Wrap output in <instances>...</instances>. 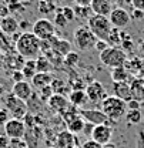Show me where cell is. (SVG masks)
Wrapping results in <instances>:
<instances>
[{"mask_svg":"<svg viewBox=\"0 0 144 148\" xmlns=\"http://www.w3.org/2000/svg\"><path fill=\"white\" fill-rule=\"evenodd\" d=\"M16 51L24 60H36L40 56V40L32 32H24L16 38Z\"/></svg>","mask_w":144,"mask_h":148,"instance_id":"obj_1","label":"cell"},{"mask_svg":"<svg viewBox=\"0 0 144 148\" xmlns=\"http://www.w3.org/2000/svg\"><path fill=\"white\" fill-rule=\"evenodd\" d=\"M100 110L103 111V114L107 117L110 121H114L117 123L119 120H121L123 117H126V112H127V104L117 98L116 95H107L101 104H100Z\"/></svg>","mask_w":144,"mask_h":148,"instance_id":"obj_2","label":"cell"},{"mask_svg":"<svg viewBox=\"0 0 144 148\" xmlns=\"http://www.w3.org/2000/svg\"><path fill=\"white\" fill-rule=\"evenodd\" d=\"M97 37L91 33L87 26H79L73 33V43L80 51H89L94 49Z\"/></svg>","mask_w":144,"mask_h":148,"instance_id":"obj_3","label":"cell"},{"mask_svg":"<svg viewBox=\"0 0 144 148\" xmlns=\"http://www.w3.org/2000/svg\"><path fill=\"white\" fill-rule=\"evenodd\" d=\"M100 61L110 69H116V67H123L126 66L128 56L120 49V47H108L104 51L100 53Z\"/></svg>","mask_w":144,"mask_h":148,"instance_id":"obj_4","label":"cell"},{"mask_svg":"<svg viewBox=\"0 0 144 148\" xmlns=\"http://www.w3.org/2000/svg\"><path fill=\"white\" fill-rule=\"evenodd\" d=\"M86 26L91 30V33L97 37V40H104V41H107V37L110 36V32L113 29L108 17L97 16V14H93L87 20V24Z\"/></svg>","mask_w":144,"mask_h":148,"instance_id":"obj_5","label":"cell"},{"mask_svg":"<svg viewBox=\"0 0 144 148\" xmlns=\"http://www.w3.org/2000/svg\"><path fill=\"white\" fill-rule=\"evenodd\" d=\"M32 33L39 38V40H49L53 36H56V26L52 20L43 17L37 18L32 24Z\"/></svg>","mask_w":144,"mask_h":148,"instance_id":"obj_6","label":"cell"},{"mask_svg":"<svg viewBox=\"0 0 144 148\" xmlns=\"http://www.w3.org/2000/svg\"><path fill=\"white\" fill-rule=\"evenodd\" d=\"M4 108L10 112L12 118L23 120L27 115V103L19 100L17 97H14L12 92L7 94L6 98H4Z\"/></svg>","mask_w":144,"mask_h":148,"instance_id":"obj_7","label":"cell"},{"mask_svg":"<svg viewBox=\"0 0 144 148\" xmlns=\"http://www.w3.org/2000/svg\"><path fill=\"white\" fill-rule=\"evenodd\" d=\"M3 128H4V134L10 140H21L26 134V124L23 123V120H17V118H10Z\"/></svg>","mask_w":144,"mask_h":148,"instance_id":"obj_8","label":"cell"},{"mask_svg":"<svg viewBox=\"0 0 144 148\" xmlns=\"http://www.w3.org/2000/svg\"><path fill=\"white\" fill-rule=\"evenodd\" d=\"M108 20H110V23H111V26L114 29L121 30V29H124V27H127L130 24L131 17H130V13L127 12L126 9H123V7H113V10H111V13L108 16Z\"/></svg>","mask_w":144,"mask_h":148,"instance_id":"obj_9","label":"cell"},{"mask_svg":"<svg viewBox=\"0 0 144 148\" xmlns=\"http://www.w3.org/2000/svg\"><path fill=\"white\" fill-rule=\"evenodd\" d=\"M84 91L87 94V98L89 101L94 103V104H101V101L107 97V92L104 86L100 83V81H91L86 86Z\"/></svg>","mask_w":144,"mask_h":148,"instance_id":"obj_10","label":"cell"},{"mask_svg":"<svg viewBox=\"0 0 144 148\" xmlns=\"http://www.w3.org/2000/svg\"><path fill=\"white\" fill-rule=\"evenodd\" d=\"M80 117L86 121V123H90L93 125H100V124H116L114 121H110L107 117L103 114L101 110H80Z\"/></svg>","mask_w":144,"mask_h":148,"instance_id":"obj_11","label":"cell"},{"mask_svg":"<svg viewBox=\"0 0 144 148\" xmlns=\"http://www.w3.org/2000/svg\"><path fill=\"white\" fill-rule=\"evenodd\" d=\"M111 137H113V127L111 125H108V124L94 125L93 132H91V140H94L100 145L108 144L111 141Z\"/></svg>","mask_w":144,"mask_h":148,"instance_id":"obj_12","label":"cell"},{"mask_svg":"<svg viewBox=\"0 0 144 148\" xmlns=\"http://www.w3.org/2000/svg\"><path fill=\"white\" fill-rule=\"evenodd\" d=\"M12 94H13L14 97H17L19 100L27 103V101L32 98V95H33L34 92H33L32 84H30L29 81L23 80V81H19V83H14V84H13V87H12Z\"/></svg>","mask_w":144,"mask_h":148,"instance_id":"obj_13","label":"cell"},{"mask_svg":"<svg viewBox=\"0 0 144 148\" xmlns=\"http://www.w3.org/2000/svg\"><path fill=\"white\" fill-rule=\"evenodd\" d=\"M56 145H57V148H79V141H77V137L74 134L64 130V131H60L57 134Z\"/></svg>","mask_w":144,"mask_h":148,"instance_id":"obj_14","label":"cell"},{"mask_svg":"<svg viewBox=\"0 0 144 148\" xmlns=\"http://www.w3.org/2000/svg\"><path fill=\"white\" fill-rule=\"evenodd\" d=\"M49 107L53 111L61 114L63 111H66L69 107H70V100L67 95H63V94H53L50 97V100L47 101Z\"/></svg>","mask_w":144,"mask_h":148,"instance_id":"obj_15","label":"cell"},{"mask_svg":"<svg viewBox=\"0 0 144 148\" xmlns=\"http://www.w3.org/2000/svg\"><path fill=\"white\" fill-rule=\"evenodd\" d=\"M90 7L94 14L104 16V17H108L113 10V4L110 0H91Z\"/></svg>","mask_w":144,"mask_h":148,"instance_id":"obj_16","label":"cell"},{"mask_svg":"<svg viewBox=\"0 0 144 148\" xmlns=\"http://www.w3.org/2000/svg\"><path fill=\"white\" fill-rule=\"evenodd\" d=\"M54 78H56V77H54L52 73H36L34 77L30 80V84H32L33 88L41 90V88H44V87H47V86H52Z\"/></svg>","mask_w":144,"mask_h":148,"instance_id":"obj_17","label":"cell"},{"mask_svg":"<svg viewBox=\"0 0 144 148\" xmlns=\"http://www.w3.org/2000/svg\"><path fill=\"white\" fill-rule=\"evenodd\" d=\"M113 91H114V95H116L117 98L123 100L124 103H128L130 100H133L131 87H130L128 83H114Z\"/></svg>","mask_w":144,"mask_h":148,"instance_id":"obj_18","label":"cell"},{"mask_svg":"<svg viewBox=\"0 0 144 148\" xmlns=\"http://www.w3.org/2000/svg\"><path fill=\"white\" fill-rule=\"evenodd\" d=\"M0 30L6 34V36H12L16 34L19 30V23L13 16H6V17L0 18Z\"/></svg>","mask_w":144,"mask_h":148,"instance_id":"obj_19","label":"cell"},{"mask_svg":"<svg viewBox=\"0 0 144 148\" xmlns=\"http://www.w3.org/2000/svg\"><path fill=\"white\" fill-rule=\"evenodd\" d=\"M72 47L73 46L69 40H66V38H57V41L54 43V46H53V51L56 54H59L60 57L64 58L70 51H73Z\"/></svg>","mask_w":144,"mask_h":148,"instance_id":"obj_20","label":"cell"},{"mask_svg":"<svg viewBox=\"0 0 144 148\" xmlns=\"http://www.w3.org/2000/svg\"><path fill=\"white\" fill-rule=\"evenodd\" d=\"M69 100H70V104L74 106V107H81V106H84L87 101H89V98H87V94L84 90H73L70 92V95H69Z\"/></svg>","mask_w":144,"mask_h":148,"instance_id":"obj_21","label":"cell"},{"mask_svg":"<svg viewBox=\"0 0 144 148\" xmlns=\"http://www.w3.org/2000/svg\"><path fill=\"white\" fill-rule=\"evenodd\" d=\"M130 87H131L133 98L141 103V101L144 100V84H143V80H141V78H134V80L130 83Z\"/></svg>","mask_w":144,"mask_h":148,"instance_id":"obj_22","label":"cell"},{"mask_svg":"<svg viewBox=\"0 0 144 148\" xmlns=\"http://www.w3.org/2000/svg\"><path fill=\"white\" fill-rule=\"evenodd\" d=\"M111 80L113 83H127L128 77H130V73L126 67H116V69H111Z\"/></svg>","mask_w":144,"mask_h":148,"instance_id":"obj_23","label":"cell"},{"mask_svg":"<svg viewBox=\"0 0 144 148\" xmlns=\"http://www.w3.org/2000/svg\"><path fill=\"white\" fill-rule=\"evenodd\" d=\"M20 71H21V74H23L24 80H32V78L34 77V74L37 73L36 60H26Z\"/></svg>","mask_w":144,"mask_h":148,"instance_id":"obj_24","label":"cell"},{"mask_svg":"<svg viewBox=\"0 0 144 148\" xmlns=\"http://www.w3.org/2000/svg\"><path fill=\"white\" fill-rule=\"evenodd\" d=\"M124 34L126 33H123L121 30H119V29H111V32H110V36L107 37V43L110 47H117V46H121V41H123V38H124Z\"/></svg>","mask_w":144,"mask_h":148,"instance_id":"obj_25","label":"cell"},{"mask_svg":"<svg viewBox=\"0 0 144 148\" xmlns=\"http://www.w3.org/2000/svg\"><path fill=\"white\" fill-rule=\"evenodd\" d=\"M36 69L37 73H50L53 70V64L49 61L46 56H39L36 58Z\"/></svg>","mask_w":144,"mask_h":148,"instance_id":"obj_26","label":"cell"},{"mask_svg":"<svg viewBox=\"0 0 144 148\" xmlns=\"http://www.w3.org/2000/svg\"><path fill=\"white\" fill-rule=\"evenodd\" d=\"M37 9L43 14H50V13H53V12L57 10V6L54 4L53 0H39Z\"/></svg>","mask_w":144,"mask_h":148,"instance_id":"obj_27","label":"cell"},{"mask_svg":"<svg viewBox=\"0 0 144 148\" xmlns=\"http://www.w3.org/2000/svg\"><path fill=\"white\" fill-rule=\"evenodd\" d=\"M84 125H86V121H84L81 117H77L76 120H73L72 123H69V124H67V131H70L72 134L77 135V134L83 132Z\"/></svg>","mask_w":144,"mask_h":148,"instance_id":"obj_28","label":"cell"},{"mask_svg":"<svg viewBox=\"0 0 144 148\" xmlns=\"http://www.w3.org/2000/svg\"><path fill=\"white\" fill-rule=\"evenodd\" d=\"M52 88H53L54 94H63V95H66V92L70 90V86L64 80H61V78H54L53 83H52Z\"/></svg>","mask_w":144,"mask_h":148,"instance_id":"obj_29","label":"cell"},{"mask_svg":"<svg viewBox=\"0 0 144 148\" xmlns=\"http://www.w3.org/2000/svg\"><path fill=\"white\" fill-rule=\"evenodd\" d=\"M73 10H74L76 18L80 17V18H83V20H86V21L94 14L90 6H76V7H73Z\"/></svg>","mask_w":144,"mask_h":148,"instance_id":"obj_30","label":"cell"},{"mask_svg":"<svg viewBox=\"0 0 144 148\" xmlns=\"http://www.w3.org/2000/svg\"><path fill=\"white\" fill-rule=\"evenodd\" d=\"M60 115H61V118L64 120V123L69 124V123H72L73 120H76L77 117H80V110H79L77 107H74V106L70 104V107L66 111H63Z\"/></svg>","mask_w":144,"mask_h":148,"instance_id":"obj_31","label":"cell"},{"mask_svg":"<svg viewBox=\"0 0 144 148\" xmlns=\"http://www.w3.org/2000/svg\"><path fill=\"white\" fill-rule=\"evenodd\" d=\"M141 120H143V115H141L140 110H127L126 121L130 125H137V124L141 123Z\"/></svg>","mask_w":144,"mask_h":148,"instance_id":"obj_32","label":"cell"},{"mask_svg":"<svg viewBox=\"0 0 144 148\" xmlns=\"http://www.w3.org/2000/svg\"><path fill=\"white\" fill-rule=\"evenodd\" d=\"M53 23H54V26H56V27H59V29H66V27L70 24V23H69V20L64 17V14H63V12H61V9H60V7L56 10Z\"/></svg>","mask_w":144,"mask_h":148,"instance_id":"obj_33","label":"cell"},{"mask_svg":"<svg viewBox=\"0 0 144 148\" xmlns=\"http://www.w3.org/2000/svg\"><path fill=\"white\" fill-rule=\"evenodd\" d=\"M63 63L67 67H77L79 63H80V56H79V53H76V51H70L69 54L63 58Z\"/></svg>","mask_w":144,"mask_h":148,"instance_id":"obj_34","label":"cell"},{"mask_svg":"<svg viewBox=\"0 0 144 148\" xmlns=\"http://www.w3.org/2000/svg\"><path fill=\"white\" fill-rule=\"evenodd\" d=\"M53 94H54V91H53V88H52V86H47V87L39 90V92H37V95H39V98L41 101H49Z\"/></svg>","mask_w":144,"mask_h":148,"instance_id":"obj_35","label":"cell"},{"mask_svg":"<svg viewBox=\"0 0 144 148\" xmlns=\"http://www.w3.org/2000/svg\"><path fill=\"white\" fill-rule=\"evenodd\" d=\"M7 46H10L9 36H6V34L0 30V50H1V51H10V49H9Z\"/></svg>","mask_w":144,"mask_h":148,"instance_id":"obj_36","label":"cell"},{"mask_svg":"<svg viewBox=\"0 0 144 148\" xmlns=\"http://www.w3.org/2000/svg\"><path fill=\"white\" fill-rule=\"evenodd\" d=\"M60 9H61V12H63L64 17L69 20V23H72L73 20L76 18V14H74V10H73V7H70V6H63V7H60Z\"/></svg>","mask_w":144,"mask_h":148,"instance_id":"obj_37","label":"cell"},{"mask_svg":"<svg viewBox=\"0 0 144 148\" xmlns=\"http://www.w3.org/2000/svg\"><path fill=\"white\" fill-rule=\"evenodd\" d=\"M10 118H12V115H10L9 111L6 110V108H0V125L4 127V124H6Z\"/></svg>","mask_w":144,"mask_h":148,"instance_id":"obj_38","label":"cell"},{"mask_svg":"<svg viewBox=\"0 0 144 148\" xmlns=\"http://www.w3.org/2000/svg\"><path fill=\"white\" fill-rule=\"evenodd\" d=\"M110 46H108V43L107 41H104V40H97L96 41V46H94V49L99 51V54L101 53V51H104L106 49H108Z\"/></svg>","mask_w":144,"mask_h":148,"instance_id":"obj_39","label":"cell"},{"mask_svg":"<svg viewBox=\"0 0 144 148\" xmlns=\"http://www.w3.org/2000/svg\"><path fill=\"white\" fill-rule=\"evenodd\" d=\"M103 145H100L99 143H96L94 140H87V141H84L83 144H81V147L80 148H101Z\"/></svg>","mask_w":144,"mask_h":148,"instance_id":"obj_40","label":"cell"},{"mask_svg":"<svg viewBox=\"0 0 144 148\" xmlns=\"http://www.w3.org/2000/svg\"><path fill=\"white\" fill-rule=\"evenodd\" d=\"M127 104V110H140V107H141V103L140 101H137V100H130Z\"/></svg>","mask_w":144,"mask_h":148,"instance_id":"obj_41","label":"cell"},{"mask_svg":"<svg viewBox=\"0 0 144 148\" xmlns=\"http://www.w3.org/2000/svg\"><path fill=\"white\" fill-rule=\"evenodd\" d=\"M130 17H131V20H141V18H144V12L134 9V10L130 13Z\"/></svg>","mask_w":144,"mask_h":148,"instance_id":"obj_42","label":"cell"},{"mask_svg":"<svg viewBox=\"0 0 144 148\" xmlns=\"http://www.w3.org/2000/svg\"><path fill=\"white\" fill-rule=\"evenodd\" d=\"M10 145V138L4 134V135H0V148H9Z\"/></svg>","mask_w":144,"mask_h":148,"instance_id":"obj_43","label":"cell"},{"mask_svg":"<svg viewBox=\"0 0 144 148\" xmlns=\"http://www.w3.org/2000/svg\"><path fill=\"white\" fill-rule=\"evenodd\" d=\"M131 4L136 10H141L144 12V0H131Z\"/></svg>","mask_w":144,"mask_h":148,"instance_id":"obj_44","label":"cell"},{"mask_svg":"<svg viewBox=\"0 0 144 148\" xmlns=\"http://www.w3.org/2000/svg\"><path fill=\"white\" fill-rule=\"evenodd\" d=\"M23 80H24V77H23V74H21V71H20V70H17V71H13V81H14V83L23 81Z\"/></svg>","mask_w":144,"mask_h":148,"instance_id":"obj_45","label":"cell"},{"mask_svg":"<svg viewBox=\"0 0 144 148\" xmlns=\"http://www.w3.org/2000/svg\"><path fill=\"white\" fill-rule=\"evenodd\" d=\"M93 128H94V125L90 124V123H86V125H84V130H83V132L86 134V135H89L91 137V132H93Z\"/></svg>","mask_w":144,"mask_h":148,"instance_id":"obj_46","label":"cell"},{"mask_svg":"<svg viewBox=\"0 0 144 148\" xmlns=\"http://www.w3.org/2000/svg\"><path fill=\"white\" fill-rule=\"evenodd\" d=\"M77 6H90L91 0H74Z\"/></svg>","mask_w":144,"mask_h":148,"instance_id":"obj_47","label":"cell"},{"mask_svg":"<svg viewBox=\"0 0 144 148\" xmlns=\"http://www.w3.org/2000/svg\"><path fill=\"white\" fill-rule=\"evenodd\" d=\"M101 148H117L114 144H111V143H108V144H106V145H103Z\"/></svg>","mask_w":144,"mask_h":148,"instance_id":"obj_48","label":"cell"},{"mask_svg":"<svg viewBox=\"0 0 144 148\" xmlns=\"http://www.w3.org/2000/svg\"><path fill=\"white\" fill-rule=\"evenodd\" d=\"M53 1H54V4L57 6V4H61V3H64L66 0H53Z\"/></svg>","mask_w":144,"mask_h":148,"instance_id":"obj_49","label":"cell"},{"mask_svg":"<svg viewBox=\"0 0 144 148\" xmlns=\"http://www.w3.org/2000/svg\"><path fill=\"white\" fill-rule=\"evenodd\" d=\"M111 1V4H113V1H120V0H110Z\"/></svg>","mask_w":144,"mask_h":148,"instance_id":"obj_50","label":"cell"},{"mask_svg":"<svg viewBox=\"0 0 144 148\" xmlns=\"http://www.w3.org/2000/svg\"><path fill=\"white\" fill-rule=\"evenodd\" d=\"M21 148H26V147H21Z\"/></svg>","mask_w":144,"mask_h":148,"instance_id":"obj_51","label":"cell"},{"mask_svg":"<svg viewBox=\"0 0 144 148\" xmlns=\"http://www.w3.org/2000/svg\"><path fill=\"white\" fill-rule=\"evenodd\" d=\"M52 148H54V147H52ZM56 148H57V147H56Z\"/></svg>","mask_w":144,"mask_h":148,"instance_id":"obj_52","label":"cell"}]
</instances>
